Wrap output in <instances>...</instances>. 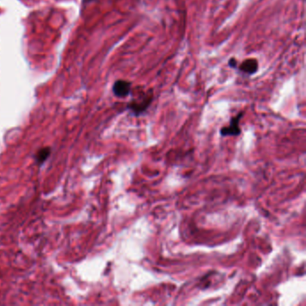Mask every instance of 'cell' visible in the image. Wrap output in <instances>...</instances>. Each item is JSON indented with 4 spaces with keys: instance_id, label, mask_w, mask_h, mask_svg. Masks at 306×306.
<instances>
[{
    "instance_id": "cell-5",
    "label": "cell",
    "mask_w": 306,
    "mask_h": 306,
    "mask_svg": "<svg viewBox=\"0 0 306 306\" xmlns=\"http://www.w3.org/2000/svg\"><path fill=\"white\" fill-rule=\"evenodd\" d=\"M51 153V149L49 148H44V149H41L40 152L37 154V158H38V162L39 163H43L45 161L46 159L49 157Z\"/></svg>"
},
{
    "instance_id": "cell-6",
    "label": "cell",
    "mask_w": 306,
    "mask_h": 306,
    "mask_svg": "<svg viewBox=\"0 0 306 306\" xmlns=\"http://www.w3.org/2000/svg\"><path fill=\"white\" fill-rule=\"evenodd\" d=\"M229 65L231 67H236V60L234 58H232L230 61H229Z\"/></svg>"
},
{
    "instance_id": "cell-2",
    "label": "cell",
    "mask_w": 306,
    "mask_h": 306,
    "mask_svg": "<svg viewBox=\"0 0 306 306\" xmlns=\"http://www.w3.org/2000/svg\"><path fill=\"white\" fill-rule=\"evenodd\" d=\"M131 90V83L124 81V80H119L117 81L114 85V95L119 98H124L130 95Z\"/></svg>"
},
{
    "instance_id": "cell-4",
    "label": "cell",
    "mask_w": 306,
    "mask_h": 306,
    "mask_svg": "<svg viewBox=\"0 0 306 306\" xmlns=\"http://www.w3.org/2000/svg\"><path fill=\"white\" fill-rule=\"evenodd\" d=\"M240 68L245 73L253 74L258 69V61L254 58H249V59H247V60L242 63Z\"/></svg>"
},
{
    "instance_id": "cell-1",
    "label": "cell",
    "mask_w": 306,
    "mask_h": 306,
    "mask_svg": "<svg viewBox=\"0 0 306 306\" xmlns=\"http://www.w3.org/2000/svg\"><path fill=\"white\" fill-rule=\"evenodd\" d=\"M243 117V114H239L236 117H233L231 119V122L230 124L228 125L227 127H225L221 129L220 131V134L222 136H237L241 134V129L239 127V123H240V119Z\"/></svg>"
},
{
    "instance_id": "cell-3",
    "label": "cell",
    "mask_w": 306,
    "mask_h": 306,
    "mask_svg": "<svg viewBox=\"0 0 306 306\" xmlns=\"http://www.w3.org/2000/svg\"><path fill=\"white\" fill-rule=\"evenodd\" d=\"M151 101H152L151 97L146 96L145 98H143L141 101L132 102L129 107L131 111H133L137 115V114L143 113L149 106Z\"/></svg>"
}]
</instances>
